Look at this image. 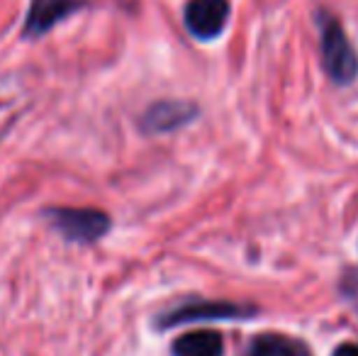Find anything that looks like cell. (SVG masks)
<instances>
[{
  "label": "cell",
  "mask_w": 358,
  "mask_h": 356,
  "mask_svg": "<svg viewBox=\"0 0 358 356\" xmlns=\"http://www.w3.org/2000/svg\"><path fill=\"white\" fill-rule=\"evenodd\" d=\"M317 27H320V49H322V69L336 83V86H351L358 78V54L349 42L339 20L327 10L317 13Z\"/></svg>",
  "instance_id": "6da1fadb"
},
{
  "label": "cell",
  "mask_w": 358,
  "mask_h": 356,
  "mask_svg": "<svg viewBox=\"0 0 358 356\" xmlns=\"http://www.w3.org/2000/svg\"><path fill=\"white\" fill-rule=\"evenodd\" d=\"M259 315V308L254 305H239V303H224V300H208V303H188L176 308L173 313L161 318V327H178L188 322H239Z\"/></svg>",
  "instance_id": "7a4b0ae2"
},
{
  "label": "cell",
  "mask_w": 358,
  "mask_h": 356,
  "mask_svg": "<svg viewBox=\"0 0 358 356\" xmlns=\"http://www.w3.org/2000/svg\"><path fill=\"white\" fill-rule=\"evenodd\" d=\"M229 0H188L185 27L200 42L217 39L229 22Z\"/></svg>",
  "instance_id": "3957f363"
},
{
  "label": "cell",
  "mask_w": 358,
  "mask_h": 356,
  "mask_svg": "<svg viewBox=\"0 0 358 356\" xmlns=\"http://www.w3.org/2000/svg\"><path fill=\"white\" fill-rule=\"evenodd\" d=\"M54 227L64 232L73 242H95L110 227V218L100 210L71 208V210H52L49 213Z\"/></svg>",
  "instance_id": "277c9868"
},
{
  "label": "cell",
  "mask_w": 358,
  "mask_h": 356,
  "mask_svg": "<svg viewBox=\"0 0 358 356\" xmlns=\"http://www.w3.org/2000/svg\"><path fill=\"white\" fill-rule=\"evenodd\" d=\"M198 115V108L193 103H183V100H164L156 103L149 113L144 115V129L154 134L161 132H173L178 127H185L190 120Z\"/></svg>",
  "instance_id": "5b68a950"
},
{
  "label": "cell",
  "mask_w": 358,
  "mask_h": 356,
  "mask_svg": "<svg viewBox=\"0 0 358 356\" xmlns=\"http://www.w3.org/2000/svg\"><path fill=\"white\" fill-rule=\"evenodd\" d=\"M76 8H78V0H32L27 24H24V34L27 37H37V34L47 32L59 20H64L69 13H73Z\"/></svg>",
  "instance_id": "8992f818"
},
{
  "label": "cell",
  "mask_w": 358,
  "mask_h": 356,
  "mask_svg": "<svg viewBox=\"0 0 358 356\" xmlns=\"http://www.w3.org/2000/svg\"><path fill=\"white\" fill-rule=\"evenodd\" d=\"M241 356H312V352L307 344H302L295 337H287V334H278V332H266L251 339V344Z\"/></svg>",
  "instance_id": "52a82bcc"
},
{
  "label": "cell",
  "mask_w": 358,
  "mask_h": 356,
  "mask_svg": "<svg viewBox=\"0 0 358 356\" xmlns=\"http://www.w3.org/2000/svg\"><path fill=\"white\" fill-rule=\"evenodd\" d=\"M173 356H222L224 354V339L215 329H198L188 332L173 342Z\"/></svg>",
  "instance_id": "ba28073f"
},
{
  "label": "cell",
  "mask_w": 358,
  "mask_h": 356,
  "mask_svg": "<svg viewBox=\"0 0 358 356\" xmlns=\"http://www.w3.org/2000/svg\"><path fill=\"white\" fill-rule=\"evenodd\" d=\"M339 290H341V295L351 303V308L358 313V271L356 269H349L344 276H341Z\"/></svg>",
  "instance_id": "9c48e42d"
},
{
  "label": "cell",
  "mask_w": 358,
  "mask_h": 356,
  "mask_svg": "<svg viewBox=\"0 0 358 356\" xmlns=\"http://www.w3.org/2000/svg\"><path fill=\"white\" fill-rule=\"evenodd\" d=\"M331 356H358V344L356 342H346V344H339L334 349Z\"/></svg>",
  "instance_id": "30bf717a"
}]
</instances>
